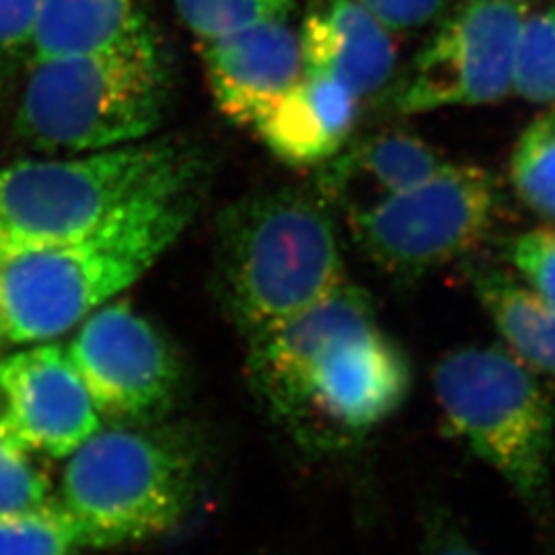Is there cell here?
I'll list each match as a JSON object with an SVG mask.
<instances>
[{"instance_id":"1","label":"cell","mask_w":555,"mask_h":555,"mask_svg":"<svg viewBox=\"0 0 555 555\" xmlns=\"http://www.w3.org/2000/svg\"><path fill=\"white\" fill-rule=\"evenodd\" d=\"M245 373L259 401L300 444L346 449L410 391V364L378 325L371 297L350 280L247 336Z\"/></svg>"},{"instance_id":"2","label":"cell","mask_w":555,"mask_h":555,"mask_svg":"<svg viewBox=\"0 0 555 555\" xmlns=\"http://www.w3.org/2000/svg\"><path fill=\"white\" fill-rule=\"evenodd\" d=\"M202 194L196 185L149 202L77 241L0 249L2 344L64 336L118 298L178 241Z\"/></svg>"},{"instance_id":"3","label":"cell","mask_w":555,"mask_h":555,"mask_svg":"<svg viewBox=\"0 0 555 555\" xmlns=\"http://www.w3.org/2000/svg\"><path fill=\"white\" fill-rule=\"evenodd\" d=\"M208 157L185 139L139 140L85 157L0 169V249L68 243L155 199L206 185Z\"/></svg>"},{"instance_id":"4","label":"cell","mask_w":555,"mask_h":555,"mask_svg":"<svg viewBox=\"0 0 555 555\" xmlns=\"http://www.w3.org/2000/svg\"><path fill=\"white\" fill-rule=\"evenodd\" d=\"M215 238V288L245 336L293 318L348 280L336 224L318 192L249 194L220 210Z\"/></svg>"},{"instance_id":"5","label":"cell","mask_w":555,"mask_h":555,"mask_svg":"<svg viewBox=\"0 0 555 555\" xmlns=\"http://www.w3.org/2000/svg\"><path fill=\"white\" fill-rule=\"evenodd\" d=\"M169 62L151 23L109 48L36 60L17 128L43 153H98L149 139L169 101Z\"/></svg>"},{"instance_id":"6","label":"cell","mask_w":555,"mask_h":555,"mask_svg":"<svg viewBox=\"0 0 555 555\" xmlns=\"http://www.w3.org/2000/svg\"><path fill=\"white\" fill-rule=\"evenodd\" d=\"M202 486L196 438L171 426H101L68 455L59 502L91 550L171 533L192 513Z\"/></svg>"},{"instance_id":"7","label":"cell","mask_w":555,"mask_h":555,"mask_svg":"<svg viewBox=\"0 0 555 555\" xmlns=\"http://www.w3.org/2000/svg\"><path fill=\"white\" fill-rule=\"evenodd\" d=\"M435 393L449 430L537 516L554 511L555 403L535 373L502 346L440 358Z\"/></svg>"},{"instance_id":"8","label":"cell","mask_w":555,"mask_h":555,"mask_svg":"<svg viewBox=\"0 0 555 555\" xmlns=\"http://www.w3.org/2000/svg\"><path fill=\"white\" fill-rule=\"evenodd\" d=\"M498 198L490 171L444 163L433 178L346 219L358 249L380 272L417 280L486 241Z\"/></svg>"},{"instance_id":"9","label":"cell","mask_w":555,"mask_h":555,"mask_svg":"<svg viewBox=\"0 0 555 555\" xmlns=\"http://www.w3.org/2000/svg\"><path fill=\"white\" fill-rule=\"evenodd\" d=\"M527 2L465 0L442 21L396 93L399 114L504 100Z\"/></svg>"},{"instance_id":"10","label":"cell","mask_w":555,"mask_h":555,"mask_svg":"<svg viewBox=\"0 0 555 555\" xmlns=\"http://www.w3.org/2000/svg\"><path fill=\"white\" fill-rule=\"evenodd\" d=\"M66 350L109 424L155 422L181 389L183 366L171 341L126 298L82 319Z\"/></svg>"},{"instance_id":"11","label":"cell","mask_w":555,"mask_h":555,"mask_svg":"<svg viewBox=\"0 0 555 555\" xmlns=\"http://www.w3.org/2000/svg\"><path fill=\"white\" fill-rule=\"evenodd\" d=\"M101 422L64 346L41 344L0 360V433L31 453L73 455Z\"/></svg>"},{"instance_id":"12","label":"cell","mask_w":555,"mask_h":555,"mask_svg":"<svg viewBox=\"0 0 555 555\" xmlns=\"http://www.w3.org/2000/svg\"><path fill=\"white\" fill-rule=\"evenodd\" d=\"M210 95L237 126H256L302 77L298 34L288 20L266 21L202 46Z\"/></svg>"},{"instance_id":"13","label":"cell","mask_w":555,"mask_h":555,"mask_svg":"<svg viewBox=\"0 0 555 555\" xmlns=\"http://www.w3.org/2000/svg\"><path fill=\"white\" fill-rule=\"evenodd\" d=\"M298 40L305 68L330 75L358 100L377 95L393 79L391 31L357 0H309Z\"/></svg>"},{"instance_id":"14","label":"cell","mask_w":555,"mask_h":555,"mask_svg":"<svg viewBox=\"0 0 555 555\" xmlns=\"http://www.w3.org/2000/svg\"><path fill=\"white\" fill-rule=\"evenodd\" d=\"M444 163L437 149L416 134L385 130L350 140L321 163L318 194L327 206L352 217L433 178Z\"/></svg>"},{"instance_id":"15","label":"cell","mask_w":555,"mask_h":555,"mask_svg":"<svg viewBox=\"0 0 555 555\" xmlns=\"http://www.w3.org/2000/svg\"><path fill=\"white\" fill-rule=\"evenodd\" d=\"M360 101L330 75L305 68L254 130L278 159L297 167L321 165L352 139Z\"/></svg>"},{"instance_id":"16","label":"cell","mask_w":555,"mask_h":555,"mask_svg":"<svg viewBox=\"0 0 555 555\" xmlns=\"http://www.w3.org/2000/svg\"><path fill=\"white\" fill-rule=\"evenodd\" d=\"M472 288L508 350L555 378V307L529 284L490 266L472 268Z\"/></svg>"},{"instance_id":"17","label":"cell","mask_w":555,"mask_h":555,"mask_svg":"<svg viewBox=\"0 0 555 555\" xmlns=\"http://www.w3.org/2000/svg\"><path fill=\"white\" fill-rule=\"evenodd\" d=\"M146 23L139 0H43L29 50L34 62L98 52Z\"/></svg>"},{"instance_id":"18","label":"cell","mask_w":555,"mask_h":555,"mask_svg":"<svg viewBox=\"0 0 555 555\" xmlns=\"http://www.w3.org/2000/svg\"><path fill=\"white\" fill-rule=\"evenodd\" d=\"M91 550L77 518L59 500L0 515V555H79Z\"/></svg>"},{"instance_id":"19","label":"cell","mask_w":555,"mask_h":555,"mask_svg":"<svg viewBox=\"0 0 555 555\" xmlns=\"http://www.w3.org/2000/svg\"><path fill=\"white\" fill-rule=\"evenodd\" d=\"M511 178L522 204L555 222V109L535 119L516 142Z\"/></svg>"},{"instance_id":"20","label":"cell","mask_w":555,"mask_h":555,"mask_svg":"<svg viewBox=\"0 0 555 555\" xmlns=\"http://www.w3.org/2000/svg\"><path fill=\"white\" fill-rule=\"evenodd\" d=\"M295 0H176L179 20L202 46L266 21L288 20Z\"/></svg>"},{"instance_id":"21","label":"cell","mask_w":555,"mask_h":555,"mask_svg":"<svg viewBox=\"0 0 555 555\" xmlns=\"http://www.w3.org/2000/svg\"><path fill=\"white\" fill-rule=\"evenodd\" d=\"M513 85L527 101L555 105V7L522 21Z\"/></svg>"},{"instance_id":"22","label":"cell","mask_w":555,"mask_h":555,"mask_svg":"<svg viewBox=\"0 0 555 555\" xmlns=\"http://www.w3.org/2000/svg\"><path fill=\"white\" fill-rule=\"evenodd\" d=\"M46 500H50V483L31 451L0 433V515L40 506Z\"/></svg>"},{"instance_id":"23","label":"cell","mask_w":555,"mask_h":555,"mask_svg":"<svg viewBox=\"0 0 555 555\" xmlns=\"http://www.w3.org/2000/svg\"><path fill=\"white\" fill-rule=\"evenodd\" d=\"M506 256L537 295L555 307V227L518 235Z\"/></svg>"},{"instance_id":"24","label":"cell","mask_w":555,"mask_h":555,"mask_svg":"<svg viewBox=\"0 0 555 555\" xmlns=\"http://www.w3.org/2000/svg\"><path fill=\"white\" fill-rule=\"evenodd\" d=\"M389 31H414L442 17L449 0H357Z\"/></svg>"},{"instance_id":"25","label":"cell","mask_w":555,"mask_h":555,"mask_svg":"<svg viewBox=\"0 0 555 555\" xmlns=\"http://www.w3.org/2000/svg\"><path fill=\"white\" fill-rule=\"evenodd\" d=\"M43 0H0V62L29 48Z\"/></svg>"},{"instance_id":"26","label":"cell","mask_w":555,"mask_h":555,"mask_svg":"<svg viewBox=\"0 0 555 555\" xmlns=\"http://www.w3.org/2000/svg\"><path fill=\"white\" fill-rule=\"evenodd\" d=\"M417 555H486L447 513L428 518Z\"/></svg>"},{"instance_id":"27","label":"cell","mask_w":555,"mask_h":555,"mask_svg":"<svg viewBox=\"0 0 555 555\" xmlns=\"http://www.w3.org/2000/svg\"><path fill=\"white\" fill-rule=\"evenodd\" d=\"M0 346H2V339H0Z\"/></svg>"}]
</instances>
